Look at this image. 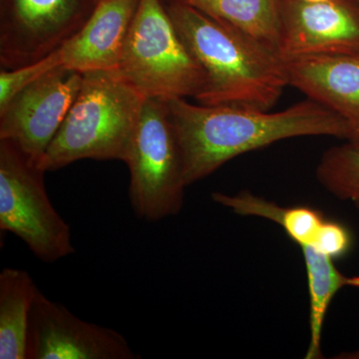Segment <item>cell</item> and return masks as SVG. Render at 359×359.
Instances as JSON below:
<instances>
[{"label": "cell", "mask_w": 359, "mask_h": 359, "mask_svg": "<svg viewBox=\"0 0 359 359\" xmlns=\"http://www.w3.org/2000/svg\"><path fill=\"white\" fill-rule=\"evenodd\" d=\"M168 104L188 186L215 173L229 161L276 142L309 136L349 139L346 122L311 99L278 112L195 105L184 98Z\"/></svg>", "instance_id": "1"}, {"label": "cell", "mask_w": 359, "mask_h": 359, "mask_svg": "<svg viewBox=\"0 0 359 359\" xmlns=\"http://www.w3.org/2000/svg\"><path fill=\"white\" fill-rule=\"evenodd\" d=\"M165 6L204 72L198 102L263 111L273 108L289 85L285 62L276 49L179 0Z\"/></svg>", "instance_id": "2"}, {"label": "cell", "mask_w": 359, "mask_h": 359, "mask_svg": "<svg viewBox=\"0 0 359 359\" xmlns=\"http://www.w3.org/2000/svg\"><path fill=\"white\" fill-rule=\"evenodd\" d=\"M144 100L117 71L83 73L77 97L40 167L53 172L85 159L124 162Z\"/></svg>", "instance_id": "3"}, {"label": "cell", "mask_w": 359, "mask_h": 359, "mask_svg": "<svg viewBox=\"0 0 359 359\" xmlns=\"http://www.w3.org/2000/svg\"><path fill=\"white\" fill-rule=\"evenodd\" d=\"M117 72L145 98L196 99L205 84L162 0H140Z\"/></svg>", "instance_id": "4"}, {"label": "cell", "mask_w": 359, "mask_h": 359, "mask_svg": "<svg viewBox=\"0 0 359 359\" xmlns=\"http://www.w3.org/2000/svg\"><path fill=\"white\" fill-rule=\"evenodd\" d=\"M124 163L137 218L155 223L181 212L188 185L168 101L145 98Z\"/></svg>", "instance_id": "5"}, {"label": "cell", "mask_w": 359, "mask_h": 359, "mask_svg": "<svg viewBox=\"0 0 359 359\" xmlns=\"http://www.w3.org/2000/svg\"><path fill=\"white\" fill-rule=\"evenodd\" d=\"M46 172L13 141L0 139V230L20 238L43 263L75 252L69 224L52 205Z\"/></svg>", "instance_id": "6"}, {"label": "cell", "mask_w": 359, "mask_h": 359, "mask_svg": "<svg viewBox=\"0 0 359 359\" xmlns=\"http://www.w3.org/2000/svg\"><path fill=\"white\" fill-rule=\"evenodd\" d=\"M99 0H0V66L13 69L58 50Z\"/></svg>", "instance_id": "7"}, {"label": "cell", "mask_w": 359, "mask_h": 359, "mask_svg": "<svg viewBox=\"0 0 359 359\" xmlns=\"http://www.w3.org/2000/svg\"><path fill=\"white\" fill-rule=\"evenodd\" d=\"M83 73L60 65L0 108V139L13 141L39 163L65 122Z\"/></svg>", "instance_id": "8"}, {"label": "cell", "mask_w": 359, "mask_h": 359, "mask_svg": "<svg viewBox=\"0 0 359 359\" xmlns=\"http://www.w3.org/2000/svg\"><path fill=\"white\" fill-rule=\"evenodd\" d=\"M278 53L283 61L359 54L354 0H280Z\"/></svg>", "instance_id": "9"}, {"label": "cell", "mask_w": 359, "mask_h": 359, "mask_svg": "<svg viewBox=\"0 0 359 359\" xmlns=\"http://www.w3.org/2000/svg\"><path fill=\"white\" fill-rule=\"evenodd\" d=\"M124 335L88 323L39 290L28 327L26 359H139Z\"/></svg>", "instance_id": "10"}, {"label": "cell", "mask_w": 359, "mask_h": 359, "mask_svg": "<svg viewBox=\"0 0 359 359\" xmlns=\"http://www.w3.org/2000/svg\"><path fill=\"white\" fill-rule=\"evenodd\" d=\"M212 199L238 216L273 222L299 248H311L334 261L344 259L353 250L354 238L349 228L313 208L282 207L247 190L236 194L214 192Z\"/></svg>", "instance_id": "11"}, {"label": "cell", "mask_w": 359, "mask_h": 359, "mask_svg": "<svg viewBox=\"0 0 359 359\" xmlns=\"http://www.w3.org/2000/svg\"><path fill=\"white\" fill-rule=\"evenodd\" d=\"M287 81L346 122L348 142L359 144V54L285 61Z\"/></svg>", "instance_id": "12"}, {"label": "cell", "mask_w": 359, "mask_h": 359, "mask_svg": "<svg viewBox=\"0 0 359 359\" xmlns=\"http://www.w3.org/2000/svg\"><path fill=\"white\" fill-rule=\"evenodd\" d=\"M140 0H99L79 30L59 48L62 65L80 73L117 71Z\"/></svg>", "instance_id": "13"}, {"label": "cell", "mask_w": 359, "mask_h": 359, "mask_svg": "<svg viewBox=\"0 0 359 359\" xmlns=\"http://www.w3.org/2000/svg\"><path fill=\"white\" fill-rule=\"evenodd\" d=\"M39 290L25 269L0 273V359H26L30 314Z\"/></svg>", "instance_id": "14"}, {"label": "cell", "mask_w": 359, "mask_h": 359, "mask_svg": "<svg viewBox=\"0 0 359 359\" xmlns=\"http://www.w3.org/2000/svg\"><path fill=\"white\" fill-rule=\"evenodd\" d=\"M308 280L309 299V344L306 359L323 358L321 339L328 309L344 287L359 289V276L344 275L335 261L311 248L302 247Z\"/></svg>", "instance_id": "15"}, {"label": "cell", "mask_w": 359, "mask_h": 359, "mask_svg": "<svg viewBox=\"0 0 359 359\" xmlns=\"http://www.w3.org/2000/svg\"><path fill=\"white\" fill-rule=\"evenodd\" d=\"M173 1V0H172ZM278 50L280 0H179ZM171 2V1H170Z\"/></svg>", "instance_id": "16"}, {"label": "cell", "mask_w": 359, "mask_h": 359, "mask_svg": "<svg viewBox=\"0 0 359 359\" xmlns=\"http://www.w3.org/2000/svg\"><path fill=\"white\" fill-rule=\"evenodd\" d=\"M316 175L325 190L353 205L359 215V144L346 141L328 148L318 161Z\"/></svg>", "instance_id": "17"}, {"label": "cell", "mask_w": 359, "mask_h": 359, "mask_svg": "<svg viewBox=\"0 0 359 359\" xmlns=\"http://www.w3.org/2000/svg\"><path fill=\"white\" fill-rule=\"evenodd\" d=\"M62 65L60 51L56 50L39 61L13 69L0 70V108L4 107L16 94L39 80L46 73Z\"/></svg>", "instance_id": "18"}, {"label": "cell", "mask_w": 359, "mask_h": 359, "mask_svg": "<svg viewBox=\"0 0 359 359\" xmlns=\"http://www.w3.org/2000/svg\"><path fill=\"white\" fill-rule=\"evenodd\" d=\"M340 358L359 359V349L353 353L344 354V356H340Z\"/></svg>", "instance_id": "19"}, {"label": "cell", "mask_w": 359, "mask_h": 359, "mask_svg": "<svg viewBox=\"0 0 359 359\" xmlns=\"http://www.w3.org/2000/svg\"><path fill=\"white\" fill-rule=\"evenodd\" d=\"M163 2H164V4H169L170 1H172V0H162Z\"/></svg>", "instance_id": "20"}, {"label": "cell", "mask_w": 359, "mask_h": 359, "mask_svg": "<svg viewBox=\"0 0 359 359\" xmlns=\"http://www.w3.org/2000/svg\"><path fill=\"white\" fill-rule=\"evenodd\" d=\"M354 1L358 2L359 4V0H354Z\"/></svg>", "instance_id": "21"}]
</instances>
